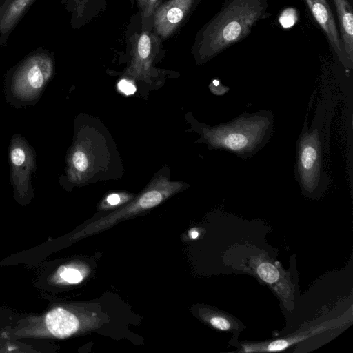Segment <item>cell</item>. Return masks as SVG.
<instances>
[{
    "label": "cell",
    "mask_w": 353,
    "mask_h": 353,
    "mask_svg": "<svg viewBox=\"0 0 353 353\" xmlns=\"http://www.w3.org/2000/svg\"><path fill=\"white\" fill-rule=\"evenodd\" d=\"M336 105L332 88H323L310 126L306 118L297 139L294 174L303 194L307 196H321L329 185L325 157H330L331 122Z\"/></svg>",
    "instance_id": "1"
},
{
    "label": "cell",
    "mask_w": 353,
    "mask_h": 353,
    "mask_svg": "<svg viewBox=\"0 0 353 353\" xmlns=\"http://www.w3.org/2000/svg\"><path fill=\"white\" fill-rule=\"evenodd\" d=\"M274 127L272 111L262 109L243 112L230 121L200 128L202 140L210 149L222 150L248 159L270 141Z\"/></svg>",
    "instance_id": "2"
},
{
    "label": "cell",
    "mask_w": 353,
    "mask_h": 353,
    "mask_svg": "<svg viewBox=\"0 0 353 353\" xmlns=\"http://www.w3.org/2000/svg\"><path fill=\"white\" fill-rule=\"evenodd\" d=\"M268 6L269 0H226L205 31V57H215L245 39L257 23L268 17Z\"/></svg>",
    "instance_id": "3"
},
{
    "label": "cell",
    "mask_w": 353,
    "mask_h": 353,
    "mask_svg": "<svg viewBox=\"0 0 353 353\" xmlns=\"http://www.w3.org/2000/svg\"><path fill=\"white\" fill-rule=\"evenodd\" d=\"M52 72L51 64L44 59H32L26 62L15 74L11 91L23 101H31L43 90Z\"/></svg>",
    "instance_id": "4"
},
{
    "label": "cell",
    "mask_w": 353,
    "mask_h": 353,
    "mask_svg": "<svg viewBox=\"0 0 353 353\" xmlns=\"http://www.w3.org/2000/svg\"><path fill=\"white\" fill-rule=\"evenodd\" d=\"M11 181L19 194H27L30 185V176L34 168V156L24 139L14 136L10 146Z\"/></svg>",
    "instance_id": "5"
},
{
    "label": "cell",
    "mask_w": 353,
    "mask_h": 353,
    "mask_svg": "<svg viewBox=\"0 0 353 353\" xmlns=\"http://www.w3.org/2000/svg\"><path fill=\"white\" fill-rule=\"evenodd\" d=\"M315 22L325 34L338 60L346 70L352 69L343 52L334 16L327 0H303Z\"/></svg>",
    "instance_id": "6"
},
{
    "label": "cell",
    "mask_w": 353,
    "mask_h": 353,
    "mask_svg": "<svg viewBox=\"0 0 353 353\" xmlns=\"http://www.w3.org/2000/svg\"><path fill=\"white\" fill-rule=\"evenodd\" d=\"M336 10L339 36L345 57L353 65V13L348 0H332Z\"/></svg>",
    "instance_id": "7"
},
{
    "label": "cell",
    "mask_w": 353,
    "mask_h": 353,
    "mask_svg": "<svg viewBox=\"0 0 353 353\" xmlns=\"http://www.w3.org/2000/svg\"><path fill=\"white\" fill-rule=\"evenodd\" d=\"M45 323L52 335L61 339L73 334L79 325L74 314L60 307L50 311L46 316Z\"/></svg>",
    "instance_id": "8"
},
{
    "label": "cell",
    "mask_w": 353,
    "mask_h": 353,
    "mask_svg": "<svg viewBox=\"0 0 353 353\" xmlns=\"http://www.w3.org/2000/svg\"><path fill=\"white\" fill-rule=\"evenodd\" d=\"M257 274L263 281L268 283L276 282L279 277L277 269L268 262L262 263L258 266Z\"/></svg>",
    "instance_id": "9"
},
{
    "label": "cell",
    "mask_w": 353,
    "mask_h": 353,
    "mask_svg": "<svg viewBox=\"0 0 353 353\" xmlns=\"http://www.w3.org/2000/svg\"><path fill=\"white\" fill-rule=\"evenodd\" d=\"M72 166L78 172H85L88 167V159L86 154L81 150H74L71 156Z\"/></svg>",
    "instance_id": "10"
},
{
    "label": "cell",
    "mask_w": 353,
    "mask_h": 353,
    "mask_svg": "<svg viewBox=\"0 0 353 353\" xmlns=\"http://www.w3.org/2000/svg\"><path fill=\"white\" fill-rule=\"evenodd\" d=\"M59 275L63 280L70 283H79L83 279L81 274L77 270L66 268L64 266L59 268Z\"/></svg>",
    "instance_id": "11"
},
{
    "label": "cell",
    "mask_w": 353,
    "mask_h": 353,
    "mask_svg": "<svg viewBox=\"0 0 353 353\" xmlns=\"http://www.w3.org/2000/svg\"><path fill=\"white\" fill-rule=\"evenodd\" d=\"M151 49V41L150 37L144 34L141 36L138 43V52L139 56L145 59L148 57Z\"/></svg>",
    "instance_id": "12"
},
{
    "label": "cell",
    "mask_w": 353,
    "mask_h": 353,
    "mask_svg": "<svg viewBox=\"0 0 353 353\" xmlns=\"http://www.w3.org/2000/svg\"><path fill=\"white\" fill-rule=\"evenodd\" d=\"M30 0H17L10 8L8 12V19L12 21L23 10L26 6Z\"/></svg>",
    "instance_id": "13"
},
{
    "label": "cell",
    "mask_w": 353,
    "mask_h": 353,
    "mask_svg": "<svg viewBox=\"0 0 353 353\" xmlns=\"http://www.w3.org/2000/svg\"><path fill=\"white\" fill-rule=\"evenodd\" d=\"M118 88L125 95H131L136 91L134 83L127 79H121L118 83Z\"/></svg>",
    "instance_id": "14"
},
{
    "label": "cell",
    "mask_w": 353,
    "mask_h": 353,
    "mask_svg": "<svg viewBox=\"0 0 353 353\" xmlns=\"http://www.w3.org/2000/svg\"><path fill=\"white\" fill-rule=\"evenodd\" d=\"M211 325L221 330H228L230 328V323L228 319L222 316H214L210 319Z\"/></svg>",
    "instance_id": "15"
},
{
    "label": "cell",
    "mask_w": 353,
    "mask_h": 353,
    "mask_svg": "<svg viewBox=\"0 0 353 353\" xmlns=\"http://www.w3.org/2000/svg\"><path fill=\"white\" fill-rule=\"evenodd\" d=\"M183 17V11L178 8H172L169 10L167 14V18L171 23L179 22Z\"/></svg>",
    "instance_id": "16"
},
{
    "label": "cell",
    "mask_w": 353,
    "mask_h": 353,
    "mask_svg": "<svg viewBox=\"0 0 353 353\" xmlns=\"http://www.w3.org/2000/svg\"><path fill=\"white\" fill-rule=\"evenodd\" d=\"M106 200L109 204L115 205L119 203L121 198L120 196L117 194H112L107 197Z\"/></svg>",
    "instance_id": "17"
},
{
    "label": "cell",
    "mask_w": 353,
    "mask_h": 353,
    "mask_svg": "<svg viewBox=\"0 0 353 353\" xmlns=\"http://www.w3.org/2000/svg\"><path fill=\"white\" fill-rule=\"evenodd\" d=\"M190 235L192 239H196L199 236V233L196 230H192L190 232Z\"/></svg>",
    "instance_id": "18"
}]
</instances>
